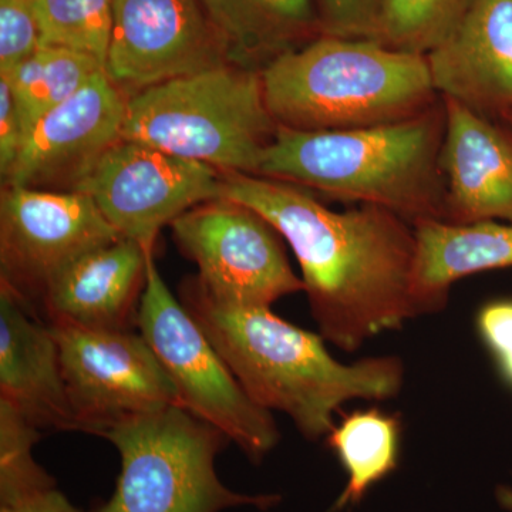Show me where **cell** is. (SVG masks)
Instances as JSON below:
<instances>
[{
  "instance_id": "obj_1",
  "label": "cell",
  "mask_w": 512,
  "mask_h": 512,
  "mask_svg": "<svg viewBox=\"0 0 512 512\" xmlns=\"http://www.w3.org/2000/svg\"><path fill=\"white\" fill-rule=\"evenodd\" d=\"M221 198L247 205L288 242L319 333L356 352L417 318L413 225L372 204L333 211L305 190L259 175L222 173Z\"/></svg>"
},
{
  "instance_id": "obj_2",
  "label": "cell",
  "mask_w": 512,
  "mask_h": 512,
  "mask_svg": "<svg viewBox=\"0 0 512 512\" xmlns=\"http://www.w3.org/2000/svg\"><path fill=\"white\" fill-rule=\"evenodd\" d=\"M180 295L248 396L268 412L291 417L305 439L328 436L343 404L386 402L402 392L400 357L345 365L333 359L320 333L286 322L271 308L215 301L197 278L185 282Z\"/></svg>"
},
{
  "instance_id": "obj_3",
  "label": "cell",
  "mask_w": 512,
  "mask_h": 512,
  "mask_svg": "<svg viewBox=\"0 0 512 512\" xmlns=\"http://www.w3.org/2000/svg\"><path fill=\"white\" fill-rule=\"evenodd\" d=\"M443 99L413 119L353 130L278 126L255 175L386 208L410 225L444 221Z\"/></svg>"
},
{
  "instance_id": "obj_4",
  "label": "cell",
  "mask_w": 512,
  "mask_h": 512,
  "mask_svg": "<svg viewBox=\"0 0 512 512\" xmlns=\"http://www.w3.org/2000/svg\"><path fill=\"white\" fill-rule=\"evenodd\" d=\"M266 107L281 127L353 130L413 119L441 100L427 57L376 40L322 35L261 72Z\"/></svg>"
},
{
  "instance_id": "obj_5",
  "label": "cell",
  "mask_w": 512,
  "mask_h": 512,
  "mask_svg": "<svg viewBox=\"0 0 512 512\" xmlns=\"http://www.w3.org/2000/svg\"><path fill=\"white\" fill-rule=\"evenodd\" d=\"M276 128L261 72L227 64L128 97L123 138L221 173L255 175Z\"/></svg>"
},
{
  "instance_id": "obj_6",
  "label": "cell",
  "mask_w": 512,
  "mask_h": 512,
  "mask_svg": "<svg viewBox=\"0 0 512 512\" xmlns=\"http://www.w3.org/2000/svg\"><path fill=\"white\" fill-rule=\"evenodd\" d=\"M120 454L116 488L90 512L268 511L279 494H242L222 484L215 460L231 440L181 404L131 417L104 431Z\"/></svg>"
},
{
  "instance_id": "obj_7",
  "label": "cell",
  "mask_w": 512,
  "mask_h": 512,
  "mask_svg": "<svg viewBox=\"0 0 512 512\" xmlns=\"http://www.w3.org/2000/svg\"><path fill=\"white\" fill-rule=\"evenodd\" d=\"M137 326L174 383L181 406L234 441L254 464L281 440L272 412L242 389L204 330L175 298L147 258L146 288L138 303Z\"/></svg>"
},
{
  "instance_id": "obj_8",
  "label": "cell",
  "mask_w": 512,
  "mask_h": 512,
  "mask_svg": "<svg viewBox=\"0 0 512 512\" xmlns=\"http://www.w3.org/2000/svg\"><path fill=\"white\" fill-rule=\"evenodd\" d=\"M57 348L76 431L101 436L121 421L180 404L177 390L141 333L46 320Z\"/></svg>"
},
{
  "instance_id": "obj_9",
  "label": "cell",
  "mask_w": 512,
  "mask_h": 512,
  "mask_svg": "<svg viewBox=\"0 0 512 512\" xmlns=\"http://www.w3.org/2000/svg\"><path fill=\"white\" fill-rule=\"evenodd\" d=\"M174 241L198 266L197 281L215 301L271 308L305 292L281 234L258 212L228 198L198 204L171 224Z\"/></svg>"
},
{
  "instance_id": "obj_10",
  "label": "cell",
  "mask_w": 512,
  "mask_h": 512,
  "mask_svg": "<svg viewBox=\"0 0 512 512\" xmlns=\"http://www.w3.org/2000/svg\"><path fill=\"white\" fill-rule=\"evenodd\" d=\"M120 238L84 192L6 185L0 198L2 285L32 308L66 266Z\"/></svg>"
},
{
  "instance_id": "obj_11",
  "label": "cell",
  "mask_w": 512,
  "mask_h": 512,
  "mask_svg": "<svg viewBox=\"0 0 512 512\" xmlns=\"http://www.w3.org/2000/svg\"><path fill=\"white\" fill-rule=\"evenodd\" d=\"M211 165L121 138L74 191L90 195L121 237L154 251L158 232L202 202L221 198Z\"/></svg>"
},
{
  "instance_id": "obj_12",
  "label": "cell",
  "mask_w": 512,
  "mask_h": 512,
  "mask_svg": "<svg viewBox=\"0 0 512 512\" xmlns=\"http://www.w3.org/2000/svg\"><path fill=\"white\" fill-rule=\"evenodd\" d=\"M227 64L201 0H113L106 72L127 97Z\"/></svg>"
},
{
  "instance_id": "obj_13",
  "label": "cell",
  "mask_w": 512,
  "mask_h": 512,
  "mask_svg": "<svg viewBox=\"0 0 512 512\" xmlns=\"http://www.w3.org/2000/svg\"><path fill=\"white\" fill-rule=\"evenodd\" d=\"M128 97L106 70L29 128L6 185L74 191L123 138Z\"/></svg>"
},
{
  "instance_id": "obj_14",
  "label": "cell",
  "mask_w": 512,
  "mask_h": 512,
  "mask_svg": "<svg viewBox=\"0 0 512 512\" xmlns=\"http://www.w3.org/2000/svg\"><path fill=\"white\" fill-rule=\"evenodd\" d=\"M441 99L446 109L440 158L446 187L443 222L512 224V126Z\"/></svg>"
},
{
  "instance_id": "obj_15",
  "label": "cell",
  "mask_w": 512,
  "mask_h": 512,
  "mask_svg": "<svg viewBox=\"0 0 512 512\" xmlns=\"http://www.w3.org/2000/svg\"><path fill=\"white\" fill-rule=\"evenodd\" d=\"M426 57L441 97L503 120L512 113V0H474Z\"/></svg>"
},
{
  "instance_id": "obj_16",
  "label": "cell",
  "mask_w": 512,
  "mask_h": 512,
  "mask_svg": "<svg viewBox=\"0 0 512 512\" xmlns=\"http://www.w3.org/2000/svg\"><path fill=\"white\" fill-rule=\"evenodd\" d=\"M0 400L42 429L76 431L47 322L8 286H0Z\"/></svg>"
},
{
  "instance_id": "obj_17",
  "label": "cell",
  "mask_w": 512,
  "mask_h": 512,
  "mask_svg": "<svg viewBox=\"0 0 512 512\" xmlns=\"http://www.w3.org/2000/svg\"><path fill=\"white\" fill-rule=\"evenodd\" d=\"M151 252L133 239L120 238L80 256L50 282L42 302L46 320L111 332L133 330Z\"/></svg>"
},
{
  "instance_id": "obj_18",
  "label": "cell",
  "mask_w": 512,
  "mask_h": 512,
  "mask_svg": "<svg viewBox=\"0 0 512 512\" xmlns=\"http://www.w3.org/2000/svg\"><path fill=\"white\" fill-rule=\"evenodd\" d=\"M414 232L417 256L413 298L419 316L441 311L458 279L512 268L511 222L453 225L423 221L414 225Z\"/></svg>"
},
{
  "instance_id": "obj_19",
  "label": "cell",
  "mask_w": 512,
  "mask_h": 512,
  "mask_svg": "<svg viewBox=\"0 0 512 512\" xmlns=\"http://www.w3.org/2000/svg\"><path fill=\"white\" fill-rule=\"evenodd\" d=\"M228 62L262 72L322 36L313 0H201Z\"/></svg>"
},
{
  "instance_id": "obj_20",
  "label": "cell",
  "mask_w": 512,
  "mask_h": 512,
  "mask_svg": "<svg viewBox=\"0 0 512 512\" xmlns=\"http://www.w3.org/2000/svg\"><path fill=\"white\" fill-rule=\"evenodd\" d=\"M402 423L377 407L345 414L326 436L348 481L330 512L359 504L370 488L399 467Z\"/></svg>"
},
{
  "instance_id": "obj_21",
  "label": "cell",
  "mask_w": 512,
  "mask_h": 512,
  "mask_svg": "<svg viewBox=\"0 0 512 512\" xmlns=\"http://www.w3.org/2000/svg\"><path fill=\"white\" fill-rule=\"evenodd\" d=\"M103 70L104 64L92 56L43 45L12 72L0 76L12 89L26 136L40 117L72 99Z\"/></svg>"
},
{
  "instance_id": "obj_22",
  "label": "cell",
  "mask_w": 512,
  "mask_h": 512,
  "mask_svg": "<svg viewBox=\"0 0 512 512\" xmlns=\"http://www.w3.org/2000/svg\"><path fill=\"white\" fill-rule=\"evenodd\" d=\"M474 0H383L377 42L402 52L429 55L443 42Z\"/></svg>"
},
{
  "instance_id": "obj_23",
  "label": "cell",
  "mask_w": 512,
  "mask_h": 512,
  "mask_svg": "<svg viewBox=\"0 0 512 512\" xmlns=\"http://www.w3.org/2000/svg\"><path fill=\"white\" fill-rule=\"evenodd\" d=\"M42 43L92 56L106 67L113 0H33Z\"/></svg>"
},
{
  "instance_id": "obj_24",
  "label": "cell",
  "mask_w": 512,
  "mask_h": 512,
  "mask_svg": "<svg viewBox=\"0 0 512 512\" xmlns=\"http://www.w3.org/2000/svg\"><path fill=\"white\" fill-rule=\"evenodd\" d=\"M40 439L39 427L0 400V503L56 487L55 478L33 457Z\"/></svg>"
},
{
  "instance_id": "obj_25",
  "label": "cell",
  "mask_w": 512,
  "mask_h": 512,
  "mask_svg": "<svg viewBox=\"0 0 512 512\" xmlns=\"http://www.w3.org/2000/svg\"><path fill=\"white\" fill-rule=\"evenodd\" d=\"M42 46L33 0H0V74L12 72Z\"/></svg>"
},
{
  "instance_id": "obj_26",
  "label": "cell",
  "mask_w": 512,
  "mask_h": 512,
  "mask_svg": "<svg viewBox=\"0 0 512 512\" xmlns=\"http://www.w3.org/2000/svg\"><path fill=\"white\" fill-rule=\"evenodd\" d=\"M322 35L376 40L383 0H316Z\"/></svg>"
},
{
  "instance_id": "obj_27",
  "label": "cell",
  "mask_w": 512,
  "mask_h": 512,
  "mask_svg": "<svg viewBox=\"0 0 512 512\" xmlns=\"http://www.w3.org/2000/svg\"><path fill=\"white\" fill-rule=\"evenodd\" d=\"M477 329L504 382L512 387V299L484 305L477 315Z\"/></svg>"
},
{
  "instance_id": "obj_28",
  "label": "cell",
  "mask_w": 512,
  "mask_h": 512,
  "mask_svg": "<svg viewBox=\"0 0 512 512\" xmlns=\"http://www.w3.org/2000/svg\"><path fill=\"white\" fill-rule=\"evenodd\" d=\"M25 140V128L8 80L0 76V173L9 177Z\"/></svg>"
},
{
  "instance_id": "obj_29",
  "label": "cell",
  "mask_w": 512,
  "mask_h": 512,
  "mask_svg": "<svg viewBox=\"0 0 512 512\" xmlns=\"http://www.w3.org/2000/svg\"><path fill=\"white\" fill-rule=\"evenodd\" d=\"M0 512H83L80 508L57 490L46 488L36 493L23 495L18 500L0 503Z\"/></svg>"
},
{
  "instance_id": "obj_30",
  "label": "cell",
  "mask_w": 512,
  "mask_h": 512,
  "mask_svg": "<svg viewBox=\"0 0 512 512\" xmlns=\"http://www.w3.org/2000/svg\"><path fill=\"white\" fill-rule=\"evenodd\" d=\"M495 497H497L498 504L504 508V510L512 512V488L505 487V485H501V487L497 488L495 491Z\"/></svg>"
},
{
  "instance_id": "obj_31",
  "label": "cell",
  "mask_w": 512,
  "mask_h": 512,
  "mask_svg": "<svg viewBox=\"0 0 512 512\" xmlns=\"http://www.w3.org/2000/svg\"><path fill=\"white\" fill-rule=\"evenodd\" d=\"M503 120L505 121V123H508L510 124V126H512V113L507 114V116H505Z\"/></svg>"
}]
</instances>
